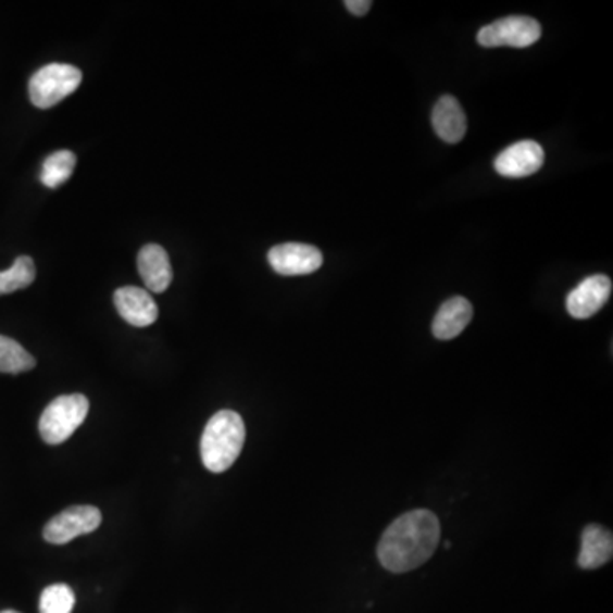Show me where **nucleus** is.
<instances>
[{
    "label": "nucleus",
    "mask_w": 613,
    "mask_h": 613,
    "mask_svg": "<svg viewBox=\"0 0 613 613\" xmlns=\"http://www.w3.org/2000/svg\"><path fill=\"white\" fill-rule=\"evenodd\" d=\"M440 540V520L433 511H409L381 535L378 561L390 573H409L431 559Z\"/></svg>",
    "instance_id": "nucleus-1"
},
{
    "label": "nucleus",
    "mask_w": 613,
    "mask_h": 613,
    "mask_svg": "<svg viewBox=\"0 0 613 613\" xmlns=\"http://www.w3.org/2000/svg\"><path fill=\"white\" fill-rule=\"evenodd\" d=\"M246 441L245 421L234 411L213 414L204 426L200 452L204 467L222 474L239 459Z\"/></svg>",
    "instance_id": "nucleus-2"
},
{
    "label": "nucleus",
    "mask_w": 613,
    "mask_h": 613,
    "mask_svg": "<svg viewBox=\"0 0 613 613\" xmlns=\"http://www.w3.org/2000/svg\"><path fill=\"white\" fill-rule=\"evenodd\" d=\"M83 83V72L71 63H48L29 79V99L40 110H48L74 95Z\"/></svg>",
    "instance_id": "nucleus-3"
},
{
    "label": "nucleus",
    "mask_w": 613,
    "mask_h": 613,
    "mask_svg": "<svg viewBox=\"0 0 613 613\" xmlns=\"http://www.w3.org/2000/svg\"><path fill=\"white\" fill-rule=\"evenodd\" d=\"M89 401L83 393H68L51 401L40 417V435L45 443L67 441L86 421Z\"/></svg>",
    "instance_id": "nucleus-4"
},
{
    "label": "nucleus",
    "mask_w": 613,
    "mask_h": 613,
    "mask_svg": "<svg viewBox=\"0 0 613 613\" xmlns=\"http://www.w3.org/2000/svg\"><path fill=\"white\" fill-rule=\"evenodd\" d=\"M542 36L539 21L527 16H510L495 21L480 29L477 43L484 48H527Z\"/></svg>",
    "instance_id": "nucleus-5"
},
{
    "label": "nucleus",
    "mask_w": 613,
    "mask_h": 613,
    "mask_svg": "<svg viewBox=\"0 0 613 613\" xmlns=\"http://www.w3.org/2000/svg\"><path fill=\"white\" fill-rule=\"evenodd\" d=\"M101 511L95 506H72L53 516L45 525L43 539L53 546L72 542L80 535L91 534L101 525Z\"/></svg>",
    "instance_id": "nucleus-6"
},
{
    "label": "nucleus",
    "mask_w": 613,
    "mask_h": 613,
    "mask_svg": "<svg viewBox=\"0 0 613 613\" xmlns=\"http://www.w3.org/2000/svg\"><path fill=\"white\" fill-rule=\"evenodd\" d=\"M267 263L278 275L302 276L311 275L323 266V252L311 245L287 242L275 246L267 252Z\"/></svg>",
    "instance_id": "nucleus-7"
},
{
    "label": "nucleus",
    "mask_w": 613,
    "mask_h": 613,
    "mask_svg": "<svg viewBox=\"0 0 613 613\" xmlns=\"http://www.w3.org/2000/svg\"><path fill=\"white\" fill-rule=\"evenodd\" d=\"M612 293V279L605 275H593L583 279L566 299V309L571 317L590 318L609 302Z\"/></svg>",
    "instance_id": "nucleus-8"
},
{
    "label": "nucleus",
    "mask_w": 613,
    "mask_h": 613,
    "mask_svg": "<svg viewBox=\"0 0 613 613\" xmlns=\"http://www.w3.org/2000/svg\"><path fill=\"white\" fill-rule=\"evenodd\" d=\"M542 147L534 140H522L506 147L503 152L496 158V173L504 177H527L540 171L543 165Z\"/></svg>",
    "instance_id": "nucleus-9"
},
{
    "label": "nucleus",
    "mask_w": 613,
    "mask_h": 613,
    "mask_svg": "<svg viewBox=\"0 0 613 613\" xmlns=\"http://www.w3.org/2000/svg\"><path fill=\"white\" fill-rule=\"evenodd\" d=\"M114 305L123 321L135 327L152 326L159 317L158 303L143 288H118L114 291Z\"/></svg>",
    "instance_id": "nucleus-10"
},
{
    "label": "nucleus",
    "mask_w": 613,
    "mask_h": 613,
    "mask_svg": "<svg viewBox=\"0 0 613 613\" xmlns=\"http://www.w3.org/2000/svg\"><path fill=\"white\" fill-rule=\"evenodd\" d=\"M138 273L143 284L153 293H162L173 284V267L170 255L159 245H147L140 249L137 258Z\"/></svg>",
    "instance_id": "nucleus-11"
},
{
    "label": "nucleus",
    "mask_w": 613,
    "mask_h": 613,
    "mask_svg": "<svg viewBox=\"0 0 613 613\" xmlns=\"http://www.w3.org/2000/svg\"><path fill=\"white\" fill-rule=\"evenodd\" d=\"M433 128L447 143H459L467 132V116L453 96H441L433 108Z\"/></svg>",
    "instance_id": "nucleus-12"
},
{
    "label": "nucleus",
    "mask_w": 613,
    "mask_h": 613,
    "mask_svg": "<svg viewBox=\"0 0 613 613\" xmlns=\"http://www.w3.org/2000/svg\"><path fill=\"white\" fill-rule=\"evenodd\" d=\"M474 309L465 297H452L438 309L433 321V335L441 341L456 338L471 324Z\"/></svg>",
    "instance_id": "nucleus-13"
},
{
    "label": "nucleus",
    "mask_w": 613,
    "mask_h": 613,
    "mask_svg": "<svg viewBox=\"0 0 613 613\" xmlns=\"http://www.w3.org/2000/svg\"><path fill=\"white\" fill-rule=\"evenodd\" d=\"M613 537L612 531L602 525H588L581 535V551L578 564L583 570H598L612 561Z\"/></svg>",
    "instance_id": "nucleus-14"
},
{
    "label": "nucleus",
    "mask_w": 613,
    "mask_h": 613,
    "mask_svg": "<svg viewBox=\"0 0 613 613\" xmlns=\"http://www.w3.org/2000/svg\"><path fill=\"white\" fill-rule=\"evenodd\" d=\"M75 162H77V158H75V153L71 152V150H59V152L51 153V155L45 159L40 182L47 188H60L74 174Z\"/></svg>",
    "instance_id": "nucleus-15"
},
{
    "label": "nucleus",
    "mask_w": 613,
    "mask_h": 613,
    "mask_svg": "<svg viewBox=\"0 0 613 613\" xmlns=\"http://www.w3.org/2000/svg\"><path fill=\"white\" fill-rule=\"evenodd\" d=\"M35 366V358L24 350L20 342L8 336H0V372L2 374H23Z\"/></svg>",
    "instance_id": "nucleus-16"
},
{
    "label": "nucleus",
    "mask_w": 613,
    "mask_h": 613,
    "mask_svg": "<svg viewBox=\"0 0 613 613\" xmlns=\"http://www.w3.org/2000/svg\"><path fill=\"white\" fill-rule=\"evenodd\" d=\"M35 278V261L29 255H20L8 272H0V296H8L12 291L28 288Z\"/></svg>",
    "instance_id": "nucleus-17"
},
{
    "label": "nucleus",
    "mask_w": 613,
    "mask_h": 613,
    "mask_svg": "<svg viewBox=\"0 0 613 613\" xmlns=\"http://www.w3.org/2000/svg\"><path fill=\"white\" fill-rule=\"evenodd\" d=\"M75 595L71 586L57 583L41 593L40 613H72Z\"/></svg>",
    "instance_id": "nucleus-18"
},
{
    "label": "nucleus",
    "mask_w": 613,
    "mask_h": 613,
    "mask_svg": "<svg viewBox=\"0 0 613 613\" xmlns=\"http://www.w3.org/2000/svg\"><path fill=\"white\" fill-rule=\"evenodd\" d=\"M345 5L354 16H365L366 12L372 8V2L370 0H347Z\"/></svg>",
    "instance_id": "nucleus-19"
},
{
    "label": "nucleus",
    "mask_w": 613,
    "mask_h": 613,
    "mask_svg": "<svg viewBox=\"0 0 613 613\" xmlns=\"http://www.w3.org/2000/svg\"><path fill=\"white\" fill-rule=\"evenodd\" d=\"M0 613H20V612H16V610H4V612H0Z\"/></svg>",
    "instance_id": "nucleus-20"
}]
</instances>
